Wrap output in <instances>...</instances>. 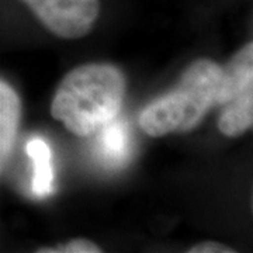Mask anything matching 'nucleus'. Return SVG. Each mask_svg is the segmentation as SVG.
<instances>
[{
	"label": "nucleus",
	"mask_w": 253,
	"mask_h": 253,
	"mask_svg": "<svg viewBox=\"0 0 253 253\" xmlns=\"http://www.w3.org/2000/svg\"><path fill=\"white\" fill-rule=\"evenodd\" d=\"M126 96V78L110 63L72 69L55 91L51 114L78 136H89L116 118Z\"/></svg>",
	"instance_id": "1"
},
{
	"label": "nucleus",
	"mask_w": 253,
	"mask_h": 253,
	"mask_svg": "<svg viewBox=\"0 0 253 253\" xmlns=\"http://www.w3.org/2000/svg\"><path fill=\"white\" fill-rule=\"evenodd\" d=\"M221 66L199 59L183 72L180 81L161 97L149 103L139 116V126L149 136L187 132L199 126L215 106Z\"/></svg>",
	"instance_id": "2"
},
{
	"label": "nucleus",
	"mask_w": 253,
	"mask_h": 253,
	"mask_svg": "<svg viewBox=\"0 0 253 253\" xmlns=\"http://www.w3.org/2000/svg\"><path fill=\"white\" fill-rule=\"evenodd\" d=\"M52 34L76 40L89 34L100 13V0H21Z\"/></svg>",
	"instance_id": "3"
},
{
	"label": "nucleus",
	"mask_w": 253,
	"mask_h": 253,
	"mask_svg": "<svg viewBox=\"0 0 253 253\" xmlns=\"http://www.w3.org/2000/svg\"><path fill=\"white\" fill-rule=\"evenodd\" d=\"M251 86H253V44L248 42L221 69L215 104L224 106Z\"/></svg>",
	"instance_id": "4"
},
{
	"label": "nucleus",
	"mask_w": 253,
	"mask_h": 253,
	"mask_svg": "<svg viewBox=\"0 0 253 253\" xmlns=\"http://www.w3.org/2000/svg\"><path fill=\"white\" fill-rule=\"evenodd\" d=\"M96 152L109 168H121L131 156V134L124 120L113 118L96 131Z\"/></svg>",
	"instance_id": "5"
},
{
	"label": "nucleus",
	"mask_w": 253,
	"mask_h": 253,
	"mask_svg": "<svg viewBox=\"0 0 253 253\" xmlns=\"http://www.w3.org/2000/svg\"><path fill=\"white\" fill-rule=\"evenodd\" d=\"M21 117V103L17 93L0 81V170L9 159Z\"/></svg>",
	"instance_id": "6"
},
{
	"label": "nucleus",
	"mask_w": 253,
	"mask_h": 253,
	"mask_svg": "<svg viewBox=\"0 0 253 253\" xmlns=\"http://www.w3.org/2000/svg\"><path fill=\"white\" fill-rule=\"evenodd\" d=\"M27 154L33 162V193L37 199H45L54 193V166L52 152L46 141L34 136L27 142Z\"/></svg>",
	"instance_id": "7"
},
{
	"label": "nucleus",
	"mask_w": 253,
	"mask_h": 253,
	"mask_svg": "<svg viewBox=\"0 0 253 253\" xmlns=\"http://www.w3.org/2000/svg\"><path fill=\"white\" fill-rule=\"evenodd\" d=\"M218 120V128L225 136L236 138L252 128L253 123V86L245 89L235 99L222 106Z\"/></svg>",
	"instance_id": "8"
},
{
	"label": "nucleus",
	"mask_w": 253,
	"mask_h": 253,
	"mask_svg": "<svg viewBox=\"0 0 253 253\" xmlns=\"http://www.w3.org/2000/svg\"><path fill=\"white\" fill-rule=\"evenodd\" d=\"M38 253H100L103 252V249L99 245L91 242L89 239L84 238H78L72 239L69 242L62 245H56L52 248H42L38 249Z\"/></svg>",
	"instance_id": "9"
},
{
	"label": "nucleus",
	"mask_w": 253,
	"mask_h": 253,
	"mask_svg": "<svg viewBox=\"0 0 253 253\" xmlns=\"http://www.w3.org/2000/svg\"><path fill=\"white\" fill-rule=\"evenodd\" d=\"M235 249L229 248L224 244L214 242V241H206L201 244L194 245L189 249V253H234Z\"/></svg>",
	"instance_id": "10"
}]
</instances>
